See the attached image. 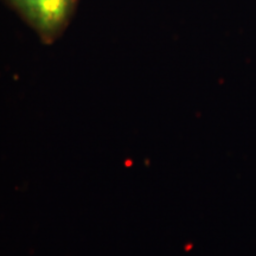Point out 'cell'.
<instances>
[{
  "mask_svg": "<svg viewBox=\"0 0 256 256\" xmlns=\"http://www.w3.org/2000/svg\"><path fill=\"white\" fill-rule=\"evenodd\" d=\"M44 38L64 26L78 0H8Z\"/></svg>",
  "mask_w": 256,
  "mask_h": 256,
  "instance_id": "cell-1",
  "label": "cell"
}]
</instances>
